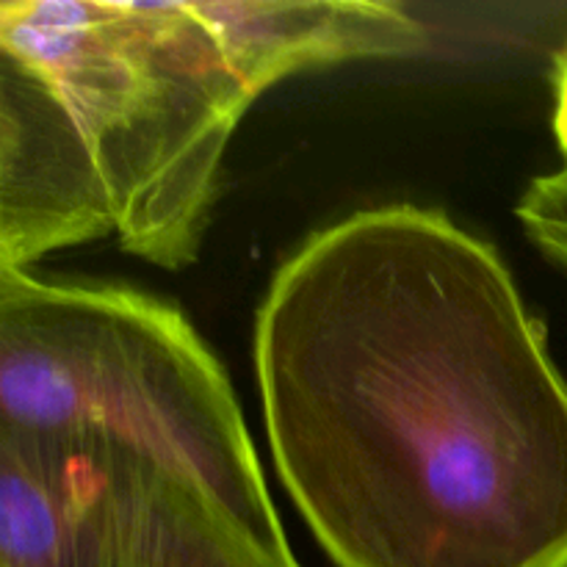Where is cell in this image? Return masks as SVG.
<instances>
[{
	"instance_id": "9c48e42d",
	"label": "cell",
	"mask_w": 567,
	"mask_h": 567,
	"mask_svg": "<svg viewBox=\"0 0 567 567\" xmlns=\"http://www.w3.org/2000/svg\"><path fill=\"white\" fill-rule=\"evenodd\" d=\"M28 275L31 271L17 260L9 236H6L3 219H0V302H6L28 280Z\"/></svg>"
},
{
	"instance_id": "6da1fadb",
	"label": "cell",
	"mask_w": 567,
	"mask_h": 567,
	"mask_svg": "<svg viewBox=\"0 0 567 567\" xmlns=\"http://www.w3.org/2000/svg\"><path fill=\"white\" fill-rule=\"evenodd\" d=\"M252 363L277 476L338 567H567V380L452 216L313 233L271 277Z\"/></svg>"
},
{
	"instance_id": "7a4b0ae2",
	"label": "cell",
	"mask_w": 567,
	"mask_h": 567,
	"mask_svg": "<svg viewBox=\"0 0 567 567\" xmlns=\"http://www.w3.org/2000/svg\"><path fill=\"white\" fill-rule=\"evenodd\" d=\"M0 48L75 125L122 249L161 269L192 266L252 103L192 3L0 0Z\"/></svg>"
},
{
	"instance_id": "277c9868",
	"label": "cell",
	"mask_w": 567,
	"mask_h": 567,
	"mask_svg": "<svg viewBox=\"0 0 567 567\" xmlns=\"http://www.w3.org/2000/svg\"><path fill=\"white\" fill-rule=\"evenodd\" d=\"M227 526L133 449L0 426V567H175Z\"/></svg>"
},
{
	"instance_id": "8992f818",
	"label": "cell",
	"mask_w": 567,
	"mask_h": 567,
	"mask_svg": "<svg viewBox=\"0 0 567 567\" xmlns=\"http://www.w3.org/2000/svg\"><path fill=\"white\" fill-rule=\"evenodd\" d=\"M203 20L249 97L316 66L419 53L426 25L402 3L371 0H197Z\"/></svg>"
},
{
	"instance_id": "30bf717a",
	"label": "cell",
	"mask_w": 567,
	"mask_h": 567,
	"mask_svg": "<svg viewBox=\"0 0 567 567\" xmlns=\"http://www.w3.org/2000/svg\"><path fill=\"white\" fill-rule=\"evenodd\" d=\"M277 567H299V563H297V559H293V563H286V565H277Z\"/></svg>"
},
{
	"instance_id": "ba28073f",
	"label": "cell",
	"mask_w": 567,
	"mask_h": 567,
	"mask_svg": "<svg viewBox=\"0 0 567 567\" xmlns=\"http://www.w3.org/2000/svg\"><path fill=\"white\" fill-rule=\"evenodd\" d=\"M554 133H557L559 150L565 155L567 164V44L557 53V61H554Z\"/></svg>"
},
{
	"instance_id": "5b68a950",
	"label": "cell",
	"mask_w": 567,
	"mask_h": 567,
	"mask_svg": "<svg viewBox=\"0 0 567 567\" xmlns=\"http://www.w3.org/2000/svg\"><path fill=\"white\" fill-rule=\"evenodd\" d=\"M0 219L22 266L114 236L75 125L42 78L0 48Z\"/></svg>"
},
{
	"instance_id": "3957f363",
	"label": "cell",
	"mask_w": 567,
	"mask_h": 567,
	"mask_svg": "<svg viewBox=\"0 0 567 567\" xmlns=\"http://www.w3.org/2000/svg\"><path fill=\"white\" fill-rule=\"evenodd\" d=\"M0 426L133 449L291 554L230 380L175 305L28 275L0 302Z\"/></svg>"
},
{
	"instance_id": "52a82bcc",
	"label": "cell",
	"mask_w": 567,
	"mask_h": 567,
	"mask_svg": "<svg viewBox=\"0 0 567 567\" xmlns=\"http://www.w3.org/2000/svg\"><path fill=\"white\" fill-rule=\"evenodd\" d=\"M515 214L532 244L567 271V164L551 175L535 177Z\"/></svg>"
}]
</instances>
